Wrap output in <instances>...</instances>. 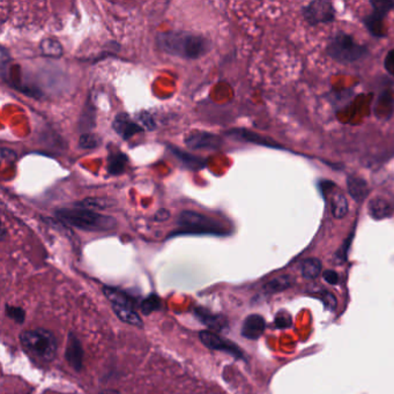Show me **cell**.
<instances>
[{
	"label": "cell",
	"mask_w": 394,
	"mask_h": 394,
	"mask_svg": "<svg viewBox=\"0 0 394 394\" xmlns=\"http://www.w3.org/2000/svg\"><path fill=\"white\" fill-rule=\"evenodd\" d=\"M160 50L183 59H198L212 48L211 41L190 31H165L156 36Z\"/></svg>",
	"instance_id": "6da1fadb"
},
{
	"label": "cell",
	"mask_w": 394,
	"mask_h": 394,
	"mask_svg": "<svg viewBox=\"0 0 394 394\" xmlns=\"http://www.w3.org/2000/svg\"><path fill=\"white\" fill-rule=\"evenodd\" d=\"M55 215L61 222L86 232H107L117 227L115 217L78 206L74 208H59Z\"/></svg>",
	"instance_id": "7a4b0ae2"
},
{
	"label": "cell",
	"mask_w": 394,
	"mask_h": 394,
	"mask_svg": "<svg viewBox=\"0 0 394 394\" xmlns=\"http://www.w3.org/2000/svg\"><path fill=\"white\" fill-rule=\"evenodd\" d=\"M19 338L22 348L38 362L50 363L57 356L58 340L51 331L38 327L24 331Z\"/></svg>",
	"instance_id": "3957f363"
},
{
	"label": "cell",
	"mask_w": 394,
	"mask_h": 394,
	"mask_svg": "<svg viewBox=\"0 0 394 394\" xmlns=\"http://www.w3.org/2000/svg\"><path fill=\"white\" fill-rule=\"evenodd\" d=\"M178 234H196V235H228L229 230L223 226L220 221L198 212L184 211L177 220Z\"/></svg>",
	"instance_id": "277c9868"
},
{
	"label": "cell",
	"mask_w": 394,
	"mask_h": 394,
	"mask_svg": "<svg viewBox=\"0 0 394 394\" xmlns=\"http://www.w3.org/2000/svg\"><path fill=\"white\" fill-rule=\"evenodd\" d=\"M102 291L104 296L107 297L108 301L110 302L115 315L120 321L138 328H144V321L135 310V301L129 294L111 286H104Z\"/></svg>",
	"instance_id": "5b68a950"
},
{
	"label": "cell",
	"mask_w": 394,
	"mask_h": 394,
	"mask_svg": "<svg viewBox=\"0 0 394 394\" xmlns=\"http://www.w3.org/2000/svg\"><path fill=\"white\" fill-rule=\"evenodd\" d=\"M327 53L339 63H353L367 53V48L356 43L349 35L338 34L327 46Z\"/></svg>",
	"instance_id": "8992f818"
},
{
	"label": "cell",
	"mask_w": 394,
	"mask_h": 394,
	"mask_svg": "<svg viewBox=\"0 0 394 394\" xmlns=\"http://www.w3.org/2000/svg\"><path fill=\"white\" fill-rule=\"evenodd\" d=\"M199 339L202 341V345L206 346L211 351H223L227 354L232 355L237 360H245V355L239 348V346L232 343L230 340L219 336L215 332L212 331H202L199 333Z\"/></svg>",
	"instance_id": "52a82bcc"
},
{
	"label": "cell",
	"mask_w": 394,
	"mask_h": 394,
	"mask_svg": "<svg viewBox=\"0 0 394 394\" xmlns=\"http://www.w3.org/2000/svg\"><path fill=\"white\" fill-rule=\"evenodd\" d=\"M303 16L310 25L330 22L334 18V9L328 1H313L303 11Z\"/></svg>",
	"instance_id": "ba28073f"
},
{
	"label": "cell",
	"mask_w": 394,
	"mask_h": 394,
	"mask_svg": "<svg viewBox=\"0 0 394 394\" xmlns=\"http://www.w3.org/2000/svg\"><path fill=\"white\" fill-rule=\"evenodd\" d=\"M83 343L80 341L77 334H68V343H66V351H65V360L68 362L74 371L81 373L83 368Z\"/></svg>",
	"instance_id": "9c48e42d"
},
{
	"label": "cell",
	"mask_w": 394,
	"mask_h": 394,
	"mask_svg": "<svg viewBox=\"0 0 394 394\" xmlns=\"http://www.w3.org/2000/svg\"><path fill=\"white\" fill-rule=\"evenodd\" d=\"M185 144L192 150H217L222 140L209 132L195 131L185 138Z\"/></svg>",
	"instance_id": "30bf717a"
},
{
	"label": "cell",
	"mask_w": 394,
	"mask_h": 394,
	"mask_svg": "<svg viewBox=\"0 0 394 394\" xmlns=\"http://www.w3.org/2000/svg\"><path fill=\"white\" fill-rule=\"evenodd\" d=\"M113 128L117 135L122 137L124 140H129L132 137L142 132V128L135 120H132L126 113L117 115L116 118L113 120Z\"/></svg>",
	"instance_id": "8fae6325"
},
{
	"label": "cell",
	"mask_w": 394,
	"mask_h": 394,
	"mask_svg": "<svg viewBox=\"0 0 394 394\" xmlns=\"http://www.w3.org/2000/svg\"><path fill=\"white\" fill-rule=\"evenodd\" d=\"M193 315L196 316L197 319L202 324L208 327L209 330L221 332V331L226 330L227 327H228V321H227L226 318L217 315V313H213L208 309L197 306L193 310Z\"/></svg>",
	"instance_id": "7c38bea8"
},
{
	"label": "cell",
	"mask_w": 394,
	"mask_h": 394,
	"mask_svg": "<svg viewBox=\"0 0 394 394\" xmlns=\"http://www.w3.org/2000/svg\"><path fill=\"white\" fill-rule=\"evenodd\" d=\"M266 328V321L260 315H250L245 318L242 326V336L245 339L257 340L263 336Z\"/></svg>",
	"instance_id": "4fadbf2b"
},
{
	"label": "cell",
	"mask_w": 394,
	"mask_h": 394,
	"mask_svg": "<svg viewBox=\"0 0 394 394\" xmlns=\"http://www.w3.org/2000/svg\"><path fill=\"white\" fill-rule=\"evenodd\" d=\"M168 147L172 155L176 156L182 162V165H185L187 168L191 169V170H199V169L205 168L206 161L202 157L184 152V150H180L178 147L170 146V145H168Z\"/></svg>",
	"instance_id": "5bb4252c"
},
{
	"label": "cell",
	"mask_w": 394,
	"mask_h": 394,
	"mask_svg": "<svg viewBox=\"0 0 394 394\" xmlns=\"http://www.w3.org/2000/svg\"><path fill=\"white\" fill-rule=\"evenodd\" d=\"M369 213L373 219L383 220V219H386V217H392L393 208H392L390 202L385 200V199H373L369 204Z\"/></svg>",
	"instance_id": "9a60e30c"
},
{
	"label": "cell",
	"mask_w": 394,
	"mask_h": 394,
	"mask_svg": "<svg viewBox=\"0 0 394 394\" xmlns=\"http://www.w3.org/2000/svg\"><path fill=\"white\" fill-rule=\"evenodd\" d=\"M347 185H348V192L354 200L356 202H362L368 195V185L366 180L362 178L354 177L349 176L347 180Z\"/></svg>",
	"instance_id": "2e32d148"
},
{
	"label": "cell",
	"mask_w": 394,
	"mask_h": 394,
	"mask_svg": "<svg viewBox=\"0 0 394 394\" xmlns=\"http://www.w3.org/2000/svg\"><path fill=\"white\" fill-rule=\"evenodd\" d=\"M40 50L46 57H51V58H61L64 49L59 41L56 40L53 37H46L44 40L41 41Z\"/></svg>",
	"instance_id": "e0dca14e"
},
{
	"label": "cell",
	"mask_w": 394,
	"mask_h": 394,
	"mask_svg": "<svg viewBox=\"0 0 394 394\" xmlns=\"http://www.w3.org/2000/svg\"><path fill=\"white\" fill-rule=\"evenodd\" d=\"M128 163H129V159H128V156L125 154L120 153V152L113 153L109 156L108 172L113 175V176L123 174V172H125Z\"/></svg>",
	"instance_id": "ac0fdd59"
},
{
	"label": "cell",
	"mask_w": 394,
	"mask_h": 394,
	"mask_svg": "<svg viewBox=\"0 0 394 394\" xmlns=\"http://www.w3.org/2000/svg\"><path fill=\"white\" fill-rule=\"evenodd\" d=\"M301 269H302V275L304 278L308 280H313L321 274V261L317 258H308V259L303 260Z\"/></svg>",
	"instance_id": "d6986e66"
},
{
	"label": "cell",
	"mask_w": 394,
	"mask_h": 394,
	"mask_svg": "<svg viewBox=\"0 0 394 394\" xmlns=\"http://www.w3.org/2000/svg\"><path fill=\"white\" fill-rule=\"evenodd\" d=\"M291 286V276L288 275H282V276H278V278L273 279L271 281L264 286V291L266 293H280L287 289V288Z\"/></svg>",
	"instance_id": "ffe728a7"
},
{
	"label": "cell",
	"mask_w": 394,
	"mask_h": 394,
	"mask_svg": "<svg viewBox=\"0 0 394 394\" xmlns=\"http://www.w3.org/2000/svg\"><path fill=\"white\" fill-rule=\"evenodd\" d=\"M139 308H140V311L144 315H150L153 312L161 310V308H162V300L156 294H150L146 299L141 301Z\"/></svg>",
	"instance_id": "44dd1931"
},
{
	"label": "cell",
	"mask_w": 394,
	"mask_h": 394,
	"mask_svg": "<svg viewBox=\"0 0 394 394\" xmlns=\"http://www.w3.org/2000/svg\"><path fill=\"white\" fill-rule=\"evenodd\" d=\"M332 212L336 219H343L348 212V202L343 195L336 193L332 198Z\"/></svg>",
	"instance_id": "7402d4cb"
},
{
	"label": "cell",
	"mask_w": 394,
	"mask_h": 394,
	"mask_svg": "<svg viewBox=\"0 0 394 394\" xmlns=\"http://www.w3.org/2000/svg\"><path fill=\"white\" fill-rule=\"evenodd\" d=\"M383 18H384V16H380L378 13L373 12L371 16H368V18L364 20V24L367 25L368 29H369L373 35H376V36H384Z\"/></svg>",
	"instance_id": "603a6c76"
},
{
	"label": "cell",
	"mask_w": 394,
	"mask_h": 394,
	"mask_svg": "<svg viewBox=\"0 0 394 394\" xmlns=\"http://www.w3.org/2000/svg\"><path fill=\"white\" fill-rule=\"evenodd\" d=\"M111 204L107 202L105 199L101 198H87L83 199V202H77L76 206L81 208H87V209H104V208L109 207Z\"/></svg>",
	"instance_id": "cb8c5ba5"
},
{
	"label": "cell",
	"mask_w": 394,
	"mask_h": 394,
	"mask_svg": "<svg viewBox=\"0 0 394 394\" xmlns=\"http://www.w3.org/2000/svg\"><path fill=\"white\" fill-rule=\"evenodd\" d=\"M5 313L9 319L16 321V324H24L26 319V311L20 306H9L6 304L5 306Z\"/></svg>",
	"instance_id": "d4e9b609"
},
{
	"label": "cell",
	"mask_w": 394,
	"mask_h": 394,
	"mask_svg": "<svg viewBox=\"0 0 394 394\" xmlns=\"http://www.w3.org/2000/svg\"><path fill=\"white\" fill-rule=\"evenodd\" d=\"M100 145V139L98 135L90 132H86L83 133L79 139V147L83 150H92V148H96Z\"/></svg>",
	"instance_id": "484cf974"
},
{
	"label": "cell",
	"mask_w": 394,
	"mask_h": 394,
	"mask_svg": "<svg viewBox=\"0 0 394 394\" xmlns=\"http://www.w3.org/2000/svg\"><path fill=\"white\" fill-rule=\"evenodd\" d=\"M293 324V318L287 311H280L275 316V326L278 328H289Z\"/></svg>",
	"instance_id": "4316f807"
},
{
	"label": "cell",
	"mask_w": 394,
	"mask_h": 394,
	"mask_svg": "<svg viewBox=\"0 0 394 394\" xmlns=\"http://www.w3.org/2000/svg\"><path fill=\"white\" fill-rule=\"evenodd\" d=\"M371 5L373 6V12L383 16H385L386 13L394 7L393 1H373Z\"/></svg>",
	"instance_id": "83f0119b"
},
{
	"label": "cell",
	"mask_w": 394,
	"mask_h": 394,
	"mask_svg": "<svg viewBox=\"0 0 394 394\" xmlns=\"http://www.w3.org/2000/svg\"><path fill=\"white\" fill-rule=\"evenodd\" d=\"M354 237V232H351V236H349L348 239H346L345 243H343V247L340 248V250L336 252V257L340 258V259L345 261L347 259V254H348V249L351 247V239Z\"/></svg>",
	"instance_id": "f1b7e54d"
},
{
	"label": "cell",
	"mask_w": 394,
	"mask_h": 394,
	"mask_svg": "<svg viewBox=\"0 0 394 394\" xmlns=\"http://www.w3.org/2000/svg\"><path fill=\"white\" fill-rule=\"evenodd\" d=\"M384 66H385L388 73L394 77V49L388 52V56H386Z\"/></svg>",
	"instance_id": "f546056e"
},
{
	"label": "cell",
	"mask_w": 394,
	"mask_h": 394,
	"mask_svg": "<svg viewBox=\"0 0 394 394\" xmlns=\"http://www.w3.org/2000/svg\"><path fill=\"white\" fill-rule=\"evenodd\" d=\"M323 276H324L325 281L328 282L330 284H339V275H338V273L334 272V271H326L323 274Z\"/></svg>",
	"instance_id": "4dcf8cb0"
},
{
	"label": "cell",
	"mask_w": 394,
	"mask_h": 394,
	"mask_svg": "<svg viewBox=\"0 0 394 394\" xmlns=\"http://www.w3.org/2000/svg\"><path fill=\"white\" fill-rule=\"evenodd\" d=\"M169 217H170V213H169V211H167V209H160V211L156 212L155 219L156 221H159V222H163V221L168 220Z\"/></svg>",
	"instance_id": "1f68e13d"
},
{
	"label": "cell",
	"mask_w": 394,
	"mask_h": 394,
	"mask_svg": "<svg viewBox=\"0 0 394 394\" xmlns=\"http://www.w3.org/2000/svg\"><path fill=\"white\" fill-rule=\"evenodd\" d=\"M98 394H124L120 392L116 391V390H104V391L100 392Z\"/></svg>",
	"instance_id": "d6a6232c"
}]
</instances>
